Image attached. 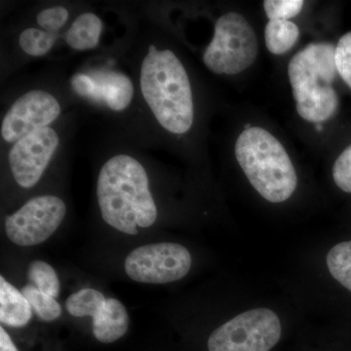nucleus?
<instances>
[{
  "label": "nucleus",
  "instance_id": "f257e3e1",
  "mask_svg": "<svg viewBox=\"0 0 351 351\" xmlns=\"http://www.w3.org/2000/svg\"><path fill=\"white\" fill-rule=\"evenodd\" d=\"M101 217L108 226L129 235L156 223L157 208L144 166L127 154L104 164L97 181Z\"/></svg>",
  "mask_w": 351,
  "mask_h": 351
},
{
  "label": "nucleus",
  "instance_id": "f03ea898",
  "mask_svg": "<svg viewBox=\"0 0 351 351\" xmlns=\"http://www.w3.org/2000/svg\"><path fill=\"white\" fill-rule=\"evenodd\" d=\"M141 91L158 123L182 135L195 119L193 92L186 69L171 50L151 45L141 68Z\"/></svg>",
  "mask_w": 351,
  "mask_h": 351
},
{
  "label": "nucleus",
  "instance_id": "7ed1b4c3",
  "mask_svg": "<svg viewBox=\"0 0 351 351\" xmlns=\"http://www.w3.org/2000/svg\"><path fill=\"white\" fill-rule=\"evenodd\" d=\"M235 156L254 189L272 203L289 199L297 188L294 165L281 143L265 129L250 127L240 134Z\"/></svg>",
  "mask_w": 351,
  "mask_h": 351
},
{
  "label": "nucleus",
  "instance_id": "20e7f679",
  "mask_svg": "<svg viewBox=\"0 0 351 351\" xmlns=\"http://www.w3.org/2000/svg\"><path fill=\"white\" fill-rule=\"evenodd\" d=\"M335 53L336 47L331 43H311L289 63V80L297 112L306 121H326L338 108V95L332 87L338 73Z\"/></svg>",
  "mask_w": 351,
  "mask_h": 351
},
{
  "label": "nucleus",
  "instance_id": "39448f33",
  "mask_svg": "<svg viewBox=\"0 0 351 351\" xmlns=\"http://www.w3.org/2000/svg\"><path fill=\"white\" fill-rule=\"evenodd\" d=\"M258 53L257 36L248 21L239 13L228 12L217 21L203 62L217 75H237L255 63Z\"/></svg>",
  "mask_w": 351,
  "mask_h": 351
},
{
  "label": "nucleus",
  "instance_id": "423d86ee",
  "mask_svg": "<svg viewBox=\"0 0 351 351\" xmlns=\"http://www.w3.org/2000/svg\"><path fill=\"white\" fill-rule=\"evenodd\" d=\"M281 337L278 316L267 308L237 315L212 332L209 351H269Z\"/></svg>",
  "mask_w": 351,
  "mask_h": 351
},
{
  "label": "nucleus",
  "instance_id": "0eeeda50",
  "mask_svg": "<svg viewBox=\"0 0 351 351\" xmlns=\"http://www.w3.org/2000/svg\"><path fill=\"white\" fill-rule=\"evenodd\" d=\"M191 267V256L182 245L162 242L134 249L125 260L127 276L136 282L166 284L184 278Z\"/></svg>",
  "mask_w": 351,
  "mask_h": 351
},
{
  "label": "nucleus",
  "instance_id": "6e6552de",
  "mask_svg": "<svg viewBox=\"0 0 351 351\" xmlns=\"http://www.w3.org/2000/svg\"><path fill=\"white\" fill-rule=\"evenodd\" d=\"M66 214V204L57 196L32 198L15 213L7 217V237L18 246H36L56 232Z\"/></svg>",
  "mask_w": 351,
  "mask_h": 351
},
{
  "label": "nucleus",
  "instance_id": "1a4fd4ad",
  "mask_svg": "<svg viewBox=\"0 0 351 351\" xmlns=\"http://www.w3.org/2000/svg\"><path fill=\"white\" fill-rule=\"evenodd\" d=\"M61 113L59 101L43 90H32L11 106L2 120L1 137L9 144L49 127Z\"/></svg>",
  "mask_w": 351,
  "mask_h": 351
},
{
  "label": "nucleus",
  "instance_id": "9d476101",
  "mask_svg": "<svg viewBox=\"0 0 351 351\" xmlns=\"http://www.w3.org/2000/svg\"><path fill=\"white\" fill-rule=\"evenodd\" d=\"M60 138L50 127L25 136L13 145L9 165L14 180L24 189L36 186L54 156Z\"/></svg>",
  "mask_w": 351,
  "mask_h": 351
},
{
  "label": "nucleus",
  "instance_id": "9b49d317",
  "mask_svg": "<svg viewBox=\"0 0 351 351\" xmlns=\"http://www.w3.org/2000/svg\"><path fill=\"white\" fill-rule=\"evenodd\" d=\"M129 315L119 300L108 298L92 317V331L100 343H112L128 331Z\"/></svg>",
  "mask_w": 351,
  "mask_h": 351
},
{
  "label": "nucleus",
  "instance_id": "f8f14e48",
  "mask_svg": "<svg viewBox=\"0 0 351 351\" xmlns=\"http://www.w3.org/2000/svg\"><path fill=\"white\" fill-rule=\"evenodd\" d=\"M91 76L96 82L97 101L105 103L114 112L128 108L134 97L133 83L128 76L108 71Z\"/></svg>",
  "mask_w": 351,
  "mask_h": 351
},
{
  "label": "nucleus",
  "instance_id": "ddd939ff",
  "mask_svg": "<svg viewBox=\"0 0 351 351\" xmlns=\"http://www.w3.org/2000/svg\"><path fill=\"white\" fill-rule=\"evenodd\" d=\"M32 317L31 304L22 292L0 276V321L6 326L21 328Z\"/></svg>",
  "mask_w": 351,
  "mask_h": 351
},
{
  "label": "nucleus",
  "instance_id": "4468645a",
  "mask_svg": "<svg viewBox=\"0 0 351 351\" xmlns=\"http://www.w3.org/2000/svg\"><path fill=\"white\" fill-rule=\"evenodd\" d=\"M103 22L96 14L83 13L78 16L66 32V41L69 47L77 51L94 49L99 43Z\"/></svg>",
  "mask_w": 351,
  "mask_h": 351
},
{
  "label": "nucleus",
  "instance_id": "2eb2a0df",
  "mask_svg": "<svg viewBox=\"0 0 351 351\" xmlns=\"http://www.w3.org/2000/svg\"><path fill=\"white\" fill-rule=\"evenodd\" d=\"M299 36V27L291 21H269L265 29V45L274 55L285 54L292 49Z\"/></svg>",
  "mask_w": 351,
  "mask_h": 351
},
{
  "label": "nucleus",
  "instance_id": "dca6fc26",
  "mask_svg": "<svg viewBox=\"0 0 351 351\" xmlns=\"http://www.w3.org/2000/svg\"><path fill=\"white\" fill-rule=\"evenodd\" d=\"M326 261L332 276L351 292V240L332 247Z\"/></svg>",
  "mask_w": 351,
  "mask_h": 351
},
{
  "label": "nucleus",
  "instance_id": "f3484780",
  "mask_svg": "<svg viewBox=\"0 0 351 351\" xmlns=\"http://www.w3.org/2000/svg\"><path fill=\"white\" fill-rule=\"evenodd\" d=\"M105 301V295L100 291L84 288L69 295L66 301V309L71 315L75 317H93L95 313Z\"/></svg>",
  "mask_w": 351,
  "mask_h": 351
},
{
  "label": "nucleus",
  "instance_id": "a211bd4d",
  "mask_svg": "<svg viewBox=\"0 0 351 351\" xmlns=\"http://www.w3.org/2000/svg\"><path fill=\"white\" fill-rule=\"evenodd\" d=\"M22 293L31 304L32 311H34L41 320L52 322L61 316L62 307L55 298L41 292L32 284L25 286L22 289Z\"/></svg>",
  "mask_w": 351,
  "mask_h": 351
},
{
  "label": "nucleus",
  "instance_id": "6ab92c4d",
  "mask_svg": "<svg viewBox=\"0 0 351 351\" xmlns=\"http://www.w3.org/2000/svg\"><path fill=\"white\" fill-rule=\"evenodd\" d=\"M27 278L32 285L41 292L55 298L59 297L60 280L55 269L43 261H34L27 269Z\"/></svg>",
  "mask_w": 351,
  "mask_h": 351
},
{
  "label": "nucleus",
  "instance_id": "aec40b11",
  "mask_svg": "<svg viewBox=\"0 0 351 351\" xmlns=\"http://www.w3.org/2000/svg\"><path fill=\"white\" fill-rule=\"evenodd\" d=\"M57 38L58 34L29 27L20 34L19 43L23 51L29 56L41 57L52 49Z\"/></svg>",
  "mask_w": 351,
  "mask_h": 351
},
{
  "label": "nucleus",
  "instance_id": "412c9836",
  "mask_svg": "<svg viewBox=\"0 0 351 351\" xmlns=\"http://www.w3.org/2000/svg\"><path fill=\"white\" fill-rule=\"evenodd\" d=\"M302 0H265L263 9L269 21H289L302 12Z\"/></svg>",
  "mask_w": 351,
  "mask_h": 351
},
{
  "label": "nucleus",
  "instance_id": "4be33fe9",
  "mask_svg": "<svg viewBox=\"0 0 351 351\" xmlns=\"http://www.w3.org/2000/svg\"><path fill=\"white\" fill-rule=\"evenodd\" d=\"M335 60L339 75L351 88V32L339 39L335 53Z\"/></svg>",
  "mask_w": 351,
  "mask_h": 351
},
{
  "label": "nucleus",
  "instance_id": "5701e85b",
  "mask_svg": "<svg viewBox=\"0 0 351 351\" xmlns=\"http://www.w3.org/2000/svg\"><path fill=\"white\" fill-rule=\"evenodd\" d=\"M69 20V11L63 6L44 9L36 16V22L46 32L57 34Z\"/></svg>",
  "mask_w": 351,
  "mask_h": 351
},
{
  "label": "nucleus",
  "instance_id": "b1692460",
  "mask_svg": "<svg viewBox=\"0 0 351 351\" xmlns=\"http://www.w3.org/2000/svg\"><path fill=\"white\" fill-rule=\"evenodd\" d=\"M332 178L341 191L351 193V145L337 158L332 167Z\"/></svg>",
  "mask_w": 351,
  "mask_h": 351
},
{
  "label": "nucleus",
  "instance_id": "393cba45",
  "mask_svg": "<svg viewBox=\"0 0 351 351\" xmlns=\"http://www.w3.org/2000/svg\"><path fill=\"white\" fill-rule=\"evenodd\" d=\"M71 85L78 96L97 101L96 82L91 75L85 73L73 75L71 77Z\"/></svg>",
  "mask_w": 351,
  "mask_h": 351
},
{
  "label": "nucleus",
  "instance_id": "a878e982",
  "mask_svg": "<svg viewBox=\"0 0 351 351\" xmlns=\"http://www.w3.org/2000/svg\"><path fill=\"white\" fill-rule=\"evenodd\" d=\"M0 351H19L3 327H0Z\"/></svg>",
  "mask_w": 351,
  "mask_h": 351
}]
</instances>
